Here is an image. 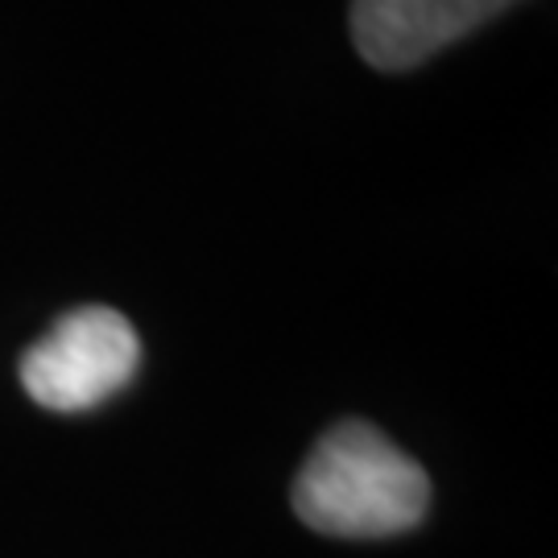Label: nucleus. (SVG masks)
Listing matches in <instances>:
<instances>
[{"label": "nucleus", "mask_w": 558, "mask_h": 558, "mask_svg": "<svg viewBox=\"0 0 558 558\" xmlns=\"http://www.w3.org/2000/svg\"><path fill=\"white\" fill-rule=\"evenodd\" d=\"M430 480L368 422H339L294 476V513L331 538H389L426 518Z\"/></svg>", "instance_id": "f257e3e1"}, {"label": "nucleus", "mask_w": 558, "mask_h": 558, "mask_svg": "<svg viewBox=\"0 0 558 558\" xmlns=\"http://www.w3.org/2000/svg\"><path fill=\"white\" fill-rule=\"evenodd\" d=\"M137 364L141 339L133 323L112 306H80L21 356V385L46 410L80 414L120 393Z\"/></svg>", "instance_id": "f03ea898"}, {"label": "nucleus", "mask_w": 558, "mask_h": 558, "mask_svg": "<svg viewBox=\"0 0 558 558\" xmlns=\"http://www.w3.org/2000/svg\"><path fill=\"white\" fill-rule=\"evenodd\" d=\"M518 0H352V38L380 71L418 66Z\"/></svg>", "instance_id": "7ed1b4c3"}]
</instances>
